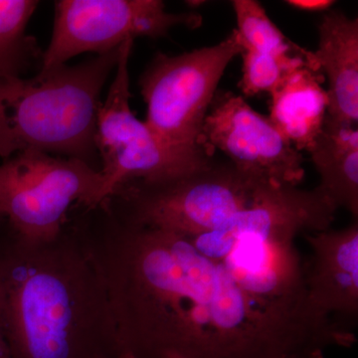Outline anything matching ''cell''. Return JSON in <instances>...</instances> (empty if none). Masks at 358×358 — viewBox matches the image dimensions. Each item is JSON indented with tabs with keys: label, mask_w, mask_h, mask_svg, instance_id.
I'll list each match as a JSON object with an SVG mask.
<instances>
[{
	"label": "cell",
	"mask_w": 358,
	"mask_h": 358,
	"mask_svg": "<svg viewBox=\"0 0 358 358\" xmlns=\"http://www.w3.org/2000/svg\"><path fill=\"white\" fill-rule=\"evenodd\" d=\"M39 2L0 0V78L21 77L40 61L36 39L26 33Z\"/></svg>",
	"instance_id": "cell-16"
},
{
	"label": "cell",
	"mask_w": 358,
	"mask_h": 358,
	"mask_svg": "<svg viewBox=\"0 0 358 358\" xmlns=\"http://www.w3.org/2000/svg\"><path fill=\"white\" fill-rule=\"evenodd\" d=\"M312 249L303 266L310 307L320 315L355 333L358 317V223L343 229L307 235Z\"/></svg>",
	"instance_id": "cell-11"
},
{
	"label": "cell",
	"mask_w": 358,
	"mask_h": 358,
	"mask_svg": "<svg viewBox=\"0 0 358 358\" xmlns=\"http://www.w3.org/2000/svg\"><path fill=\"white\" fill-rule=\"evenodd\" d=\"M134 40L122 44L105 102L96 119V148L105 178L103 197L129 180L157 181L192 171L212 159L178 152L160 140L131 109L129 58ZM103 199V200H105Z\"/></svg>",
	"instance_id": "cell-7"
},
{
	"label": "cell",
	"mask_w": 358,
	"mask_h": 358,
	"mask_svg": "<svg viewBox=\"0 0 358 358\" xmlns=\"http://www.w3.org/2000/svg\"><path fill=\"white\" fill-rule=\"evenodd\" d=\"M287 3L300 10L317 13L329 10L336 2L331 0H289Z\"/></svg>",
	"instance_id": "cell-17"
},
{
	"label": "cell",
	"mask_w": 358,
	"mask_h": 358,
	"mask_svg": "<svg viewBox=\"0 0 358 358\" xmlns=\"http://www.w3.org/2000/svg\"><path fill=\"white\" fill-rule=\"evenodd\" d=\"M322 76L305 66L270 94L268 119L299 152H308L324 127L329 98Z\"/></svg>",
	"instance_id": "cell-14"
},
{
	"label": "cell",
	"mask_w": 358,
	"mask_h": 358,
	"mask_svg": "<svg viewBox=\"0 0 358 358\" xmlns=\"http://www.w3.org/2000/svg\"><path fill=\"white\" fill-rule=\"evenodd\" d=\"M272 186L211 159L173 178L127 181L106 200L136 222L194 237L222 230Z\"/></svg>",
	"instance_id": "cell-4"
},
{
	"label": "cell",
	"mask_w": 358,
	"mask_h": 358,
	"mask_svg": "<svg viewBox=\"0 0 358 358\" xmlns=\"http://www.w3.org/2000/svg\"><path fill=\"white\" fill-rule=\"evenodd\" d=\"M232 6L243 45L239 87L245 96L271 94L292 73L305 66L320 71L313 51L287 38L258 1L235 0Z\"/></svg>",
	"instance_id": "cell-12"
},
{
	"label": "cell",
	"mask_w": 358,
	"mask_h": 358,
	"mask_svg": "<svg viewBox=\"0 0 358 358\" xmlns=\"http://www.w3.org/2000/svg\"><path fill=\"white\" fill-rule=\"evenodd\" d=\"M115 358H133V357H129V355H127V353H122V355H119V357H117Z\"/></svg>",
	"instance_id": "cell-19"
},
{
	"label": "cell",
	"mask_w": 358,
	"mask_h": 358,
	"mask_svg": "<svg viewBox=\"0 0 358 358\" xmlns=\"http://www.w3.org/2000/svg\"><path fill=\"white\" fill-rule=\"evenodd\" d=\"M122 46V45H121ZM119 48L33 78H0V157L24 150L83 160L101 169L96 119Z\"/></svg>",
	"instance_id": "cell-3"
},
{
	"label": "cell",
	"mask_w": 358,
	"mask_h": 358,
	"mask_svg": "<svg viewBox=\"0 0 358 358\" xmlns=\"http://www.w3.org/2000/svg\"><path fill=\"white\" fill-rule=\"evenodd\" d=\"M242 52L234 29L213 46L155 56L138 86L148 106L145 122L160 140L178 152L210 157L200 145L202 127L226 68Z\"/></svg>",
	"instance_id": "cell-6"
},
{
	"label": "cell",
	"mask_w": 358,
	"mask_h": 358,
	"mask_svg": "<svg viewBox=\"0 0 358 358\" xmlns=\"http://www.w3.org/2000/svg\"><path fill=\"white\" fill-rule=\"evenodd\" d=\"M105 178L83 160L24 150L0 166V220L21 237L48 241L77 205L103 201Z\"/></svg>",
	"instance_id": "cell-5"
},
{
	"label": "cell",
	"mask_w": 358,
	"mask_h": 358,
	"mask_svg": "<svg viewBox=\"0 0 358 358\" xmlns=\"http://www.w3.org/2000/svg\"><path fill=\"white\" fill-rule=\"evenodd\" d=\"M0 329L10 358L122 355L105 282L70 216L48 241L0 221Z\"/></svg>",
	"instance_id": "cell-2"
},
{
	"label": "cell",
	"mask_w": 358,
	"mask_h": 358,
	"mask_svg": "<svg viewBox=\"0 0 358 358\" xmlns=\"http://www.w3.org/2000/svg\"><path fill=\"white\" fill-rule=\"evenodd\" d=\"M319 38L313 57L329 80L327 117L357 127L358 20L341 11H329L320 21Z\"/></svg>",
	"instance_id": "cell-13"
},
{
	"label": "cell",
	"mask_w": 358,
	"mask_h": 358,
	"mask_svg": "<svg viewBox=\"0 0 358 358\" xmlns=\"http://www.w3.org/2000/svg\"><path fill=\"white\" fill-rule=\"evenodd\" d=\"M201 23L197 13H167L159 0H60L40 70L67 64L87 52L109 53L136 37L160 38L176 26L197 28Z\"/></svg>",
	"instance_id": "cell-8"
},
{
	"label": "cell",
	"mask_w": 358,
	"mask_h": 358,
	"mask_svg": "<svg viewBox=\"0 0 358 358\" xmlns=\"http://www.w3.org/2000/svg\"><path fill=\"white\" fill-rule=\"evenodd\" d=\"M308 152L320 176L317 187L338 209H346L357 220V127L338 124L326 115Z\"/></svg>",
	"instance_id": "cell-15"
},
{
	"label": "cell",
	"mask_w": 358,
	"mask_h": 358,
	"mask_svg": "<svg viewBox=\"0 0 358 358\" xmlns=\"http://www.w3.org/2000/svg\"><path fill=\"white\" fill-rule=\"evenodd\" d=\"M200 145L213 157L220 150L237 169L277 186H299L305 178L301 152L268 117L241 96L217 91L205 117Z\"/></svg>",
	"instance_id": "cell-9"
},
{
	"label": "cell",
	"mask_w": 358,
	"mask_h": 358,
	"mask_svg": "<svg viewBox=\"0 0 358 358\" xmlns=\"http://www.w3.org/2000/svg\"><path fill=\"white\" fill-rule=\"evenodd\" d=\"M188 238L205 256L222 263L237 284L263 305L320 315L308 303L293 242L222 232Z\"/></svg>",
	"instance_id": "cell-10"
},
{
	"label": "cell",
	"mask_w": 358,
	"mask_h": 358,
	"mask_svg": "<svg viewBox=\"0 0 358 358\" xmlns=\"http://www.w3.org/2000/svg\"><path fill=\"white\" fill-rule=\"evenodd\" d=\"M0 221H1V220H0Z\"/></svg>",
	"instance_id": "cell-20"
},
{
	"label": "cell",
	"mask_w": 358,
	"mask_h": 358,
	"mask_svg": "<svg viewBox=\"0 0 358 358\" xmlns=\"http://www.w3.org/2000/svg\"><path fill=\"white\" fill-rule=\"evenodd\" d=\"M71 221L102 275L122 353L133 358H324L341 334L313 313L268 307L189 238L108 201Z\"/></svg>",
	"instance_id": "cell-1"
},
{
	"label": "cell",
	"mask_w": 358,
	"mask_h": 358,
	"mask_svg": "<svg viewBox=\"0 0 358 358\" xmlns=\"http://www.w3.org/2000/svg\"><path fill=\"white\" fill-rule=\"evenodd\" d=\"M0 358H10L8 348H7L6 339L0 329Z\"/></svg>",
	"instance_id": "cell-18"
}]
</instances>
